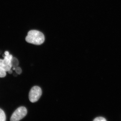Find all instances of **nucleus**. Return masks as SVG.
Masks as SVG:
<instances>
[{
  "label": "nucleus",
  "mask_w": 121,
  "mask_h": 121,
  "mask_svg": "<svg viewBox=\"0 0 121 121\" xmlns=\"http://www.w3.org/2000/svg\"><path fill=\"white\" fill-rule=\"evenodd\" d=\"M15 71L16 73L18 74H20L22 72V69L20 67H17L15 68Z\"/></svg>",
  "instance_id": "6e6552de"
},
{
  "label": "nucleus",
  "mask_w": 121,
  "mask_h": 121,
  "mask_svg": "<svg viewBox=\"0 0 121 121\" xmlns=\"http://www.w3.org/2000/svg\"><path fill=\"white\" fill-rule=\"evenodd\" d=\"M25 39L29 43L39 45L43 43L45 38L43 34L39 31L32 30L29 32Z\"/></svg>",
  "instance_id": "f257e3e1"
},
{
  "label": "nucleus",
  "mask_w": 121,
  "mask_h": 121,
  "mask_svg": "<svg viewBox=\"0 0 121 121\" xmlns=\"http://www.w3.org/2000/svg\"><path fill=\"white\" fill-rule=\"evenodd\" d=\"M9 52L8 51H5V52H4V55H9Z\"/></svg>",
  "instance_id": "9d476101"
},
{
  "label": "nucleus",
  "mask_w": 121,
  "mask_h": 121,
  "mask_svg": "<svg viewBox=\"0 0 121 121\" xmlns=\"http://www.w3.org/2000/svg\"><path fill=\"white\" fill-rule=\"evenodd\" d=\"M42 90L39 87L35 86H33L30 90L29 98L31 102L35 103L41 97Z\"/></svg>",
  "instance_id": "f03ea898"
},
{
  "label": "nucleus",
  "mask_w": 121,
  "mask_h": 121,
  "mask_svg": "<svg viewBox=\"0 0 121 121\" xmlns=\"http://www.w3.org/2000/svg\"><path fill=\"white\" fill-rule=\"evenodd\" d=\"M6 117L4 111L0 109V121H6Z\"/></svg>",
  "instance_id": "423d86ee"
},
{
  "label": "nucleus",
  "mask_w": 121,
  "mask_h": 121,
  "mask_svg": "<svg viewBox=\"0 0 121 121\" xmlns=\"http://www.w3.org/2000/svg\"><path fill=\"white\" fill-rule=\"evenodd\" d=\"M11 65L12 67L16 68L17 67L19 64L18 60L15 57H13L11 61Z\"/></svg>",
  "instance_id": "39448f33"
},
{
  "label": "nucleus",
  "mask_w": 121,
  "mask_h": 121,
  "mask_svg": "<svg viewBox=\"0 0 121 121\" xmlns=\"http://www.w3.org/2000/svg\"><path fill=\"white\" fill-rule=\"evenodd\" d=\"M4 59H0V67L5 72H8L12 68L11 61L13 58L12 55H3Z\"/></svg>",
  "instance_id": "20e7f679"
},
{
  "label": "nucleus",
  "mask_w": 121,
  "mask_h": 121,
  "mask_svg": "<svg viewBox=\"0 0 121 121\" xmlns=\"http://www.w3.org/2000/svg\"><path fill=\"white\" fill-rule=\"evenodd\" d=\"M94 121H106V120L103 117H99L96 118L94 119Z\"/></svg>",
  "instance_id": "1a4fd4ad"
},
{
  "label": "nucleus",
  "mask_w": 121,
  "mask_h": 121,
  "mask_svg": "<svg viewBox=\"0 0 121 121\" xmlns=\"http://www.w3.org/2000/svg\"><path fill=\"white\" fill-rule=\"evenodd\" d=\"M8 72L9 74H12L13 72L12 70H11V69L10 70H9L8 71Z\"/></svg>",
  "instance_id": "9b49d317"
},
{
  "label": "nucleus",
  "mask_w": 121,
  "mask_h": 121,
  "mask_svg": "<svg viewBox=\"0 0 121 121\" xmlns=\"http://www.w3.org/2000/svg\"><path fill=\"white\" fill-rule=\"evenodd\" d=\"M27 109L24 107H20L17 109L12 115L10 118L11 121H18L23 119L27 114Z\"/></svg>",
  "instance_id": "7ed1b4c3"
},
{
  "label": "nucleus",
  "mask_w": 121,
  "mask_h": 121,
  "mask_svg": "<svg viewBox=\"0 0 121 121\" xmlns=\"http://www.w3.org/2000/svg\"><path fill=\"white\" fill-rule=\"evenodd\" d=\"M6 75V72L0 67V78H4Z\"/></svg>",
  "instance_id": "0eeeda50"
}]
</instances>
